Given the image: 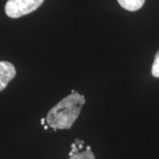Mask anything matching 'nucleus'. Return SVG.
<instances>
[{
	"label": "nucleus",
	"mask_w": 159,
	"mask_h": 159,
	"mask_svg": "<svg viewBox=\"0 0 159 159\" xmlns=\"http://www.w3.org/2000/svg\"><path fill=\"white\" fill-rule=\"evenodd\" d=\"M118 2L125 10L135 11L142 8L145 3V0H118Z\"/></svg>",
	"instance_id": "5"
},
{
	"label": "nucleus",
	"mask_w": 159,
	"mask_h": 159,
	"mask_svg": "<svg viewBox=\"0 0 159 159\" xmlns=\"http://www.w3.org/2000/svg\"><path fill=\"white\" fill-rule=\"evenodd\" d=\"M15 75L16 69L11 63L0 61V92L6 89Z\"/></svg>",
	"instance_id": "3"
},
{
	"label": "nucleus",
	"mask_w": 159,
	"mask_h": 159,
	"mask_svg": "<svg viewBox=\"0 0 159 159\" xmlns=\"http://www.w3.org/2000/svg\"><path fill=\"white\" fill-rule=\"evenodd\" d=\"M85 102L84 96L77 92L72 93L49 111L46 116L47 125L53 130L70 129Z\"/></svg>",
	"instance_id": "1"
},
{
	"label": "nucleus",
	"mask_w": 159,
	"mask_h": 159,
	"mask_svg": "<svg viewBox=\"0 0 159 159\" xmlns=\"http://www.w3.org/2000/svg\"><path fill=\"white\" fill-rule=\"evenodd\" d=\"M44 0H8L5 10L8 17L16 19L35 11Z\"/></svg>",
	"instance_id": "2"
},
{
	"label": "nucleus",
	"mask_w": 159,
	"mask_h": 159,
	"mask_svg": "<svg viewBox=\"0 0 159 159\" xmlns=\"http://www.w3.org/2000/svg\"><path fill=\"white\" fill-rule=\"evenodd\" d=\"M151 73L154 77L159 78V51L157 52L156 56H155V59H154V63L152 65V69H151Z\"/></svg>",
	"instance_id": "6"
},
{
	"label": "nucleus",
	"mask_w": 159,
	"mask_h": 159,
	"mask_svg": "<svg viewBox=\"0 0 159 159\" xmlns=\"http://www.w3.org/2000/svg\"><path fill=\"white\" fill-rule=\"evenodd\" d=\"M45 122H46V119H41V124H42V125H44V124H45Z\"/></svg>",
	"instance_id": "7"
},
{
	"label": "nucleus",
	"mask_w": 159,
	"mask_h": 159,
	"mask_svg": "<svg viewBox=\"0 0 159 159\" xmlns=\"http://www.w3.org/2000/svg\"><path fill=\"white\" fill-rule=\"evenodd\" d=\"M84 142L80 140H75L72 144V149L69 152V159H96L94 153L89 146H87L85 150H82Z\"/></svg>",
	"instance_id": "4"
}]
</instances>
